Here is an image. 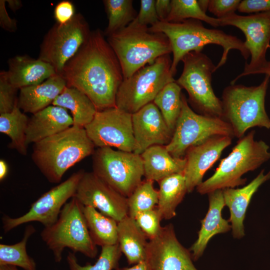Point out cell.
<instances>
[{
	"mask_svg": "<svg viewBox=\"0 0 270 270\" xmlns=\"http://www.w3.org/2000/svg\"><path fill=\"white\" fill-rule=\"evenodd\" d=\"M199 6H200L202 10L206 12V10H208V0H198Z\"/></svg>",
	"mask_w": 270,
	"mask_h": 270,
	"instance_id": "cell-49",
	"label": "cell"
},
{
	"mask_svg": "<svg viewBox=\"0 0 270 270\" xmlns=\"http://www.w3.org/2000/svg\"><path fill=\"white\" fill-rule=\"evenodd\" d=\"M90 33L80 13L64 24L56 22L44 36L38 58L50 64L56 74L61 75L65 64L88 40Z\"/></svg>",
	"mask_w": 270,
	"mask_h": 270,
	"instance_id": "cell-12",
	"label": "cell"
},
{
	"mask_svg": "<svg viewBox=\"0 0 270 270\" xmlns=\"http://www.w3.org/2000/svg\"><path fill=\"white\" fill-rule=\"evenodd\" d=\"M61 75L66 86L78 89L98 110L116 107L118 89L124 80L119 60L100 29L65 64Z\"/></svg>",
	"mask_w": 270,
	"mask_h": 270,
	"instance_id": "cell-1",
	"label": "cell"
},
{
	"mask_svg": "<svg viewBox=\"0 0 270 270\" xmlns=\"http://www.w3.org/2000/svg\"><path fill=\"white\" fill-rule=\"evenodd\" d=\"M188 19L204 21L214 27L220 26V20L208 16L198 0H172L170 14L164 22H179Z\"/></svg>",
	"mask_w": 270,
	"mask_h": 270,
	"instance_id": "cell-34",
	"label": "cell"
},
{
	"mask_svg": "<svg viewBox=\"0 0 270 270\" xmlns=\"http://www.w3.org/2000/svg\"><path fill=\"white\" fill-rule=\"evenodd\" d=\"M94 146L84 128L72 126L34 144L32 158L50 182L60 184L69 168L93 154Z\"/></svg>",
	"mask_w": 270,
	"mask_h": 270,
	"instance_id": "cell-3",
	"label": "cell"
},
{
	"mask_svg": "<svg viewBox=\"0 0 270 270\" xmlns=\"http://www.w3.org/2000/svg\"><path fill=\"white\" fill-rule=\"evenodd\" d=\"M93 172L123 196L128 198L144 176L140 154L98 148L92 154Z\"/></svg>",
	"mask_w": 270,
	"mask_h": 270,
	"instance_id": "cell-10",
	"label": "cell"
},
{
	"mask_svg": "<svg viewBox=\"0 0 270 270\" xmlns=\"http://www.w3.org/2000/svg\"><path fill=\"white\" fill-rule=\"evenodd\" d=\"M154 0H141L140 8L136 18L129 24L134 26L148 27L159 22Z\"/></svg>",
	"mask_w": 270,
	"mask_h": 270,
	"instance_id": "cell-39",
	"label": "cell"
},
{
	"mask_svg": "<svg viewBox=\"0 0 270 270\" xmlns=\"http://www.w3.org/2000/svg\"><path fill=\"white\" fill-rule=\"evenodd\" d=\"M6 3V0H0V26L5 30L14 32L17 29L16 21L9 16Z\"/></svg>",
	"mask_w": 270,
	"mask_h": 270,
	"instance_id": "cell-43",
	"label": "cell"
},
{
	"mask_svg": "<svg viewBox=\"0 0 270 270\" xmlns=\"http://www.w3.org/2000/svg\"><path fill=\"white\" fill-rule=\"evenodd\" d=\"M8 167L6 162L2 159L0 160V180L2 181L7 176Z\"/></svg>",
	"mask_w": 270,
	"mask_h": 270,
	"instance_id": "cell-46",
	"label": "cell"
},
{
	"mask_svg": "<svg viewBox=\"0 0 270 270\" xmlns=\"http://www.w3.org/2000/svg\"><path fill=\"white\" fill-rule=\"evenodd\" d=\"M145 179L159 182L176 174H184L186 158L173 156L165 146L154 145L146 148L141 154Z\"/></svg>",
	"mask_w": 270,
	"mask_h": 270,
	"instance_id": "cell-25",
	"label": "cell"
},
{
	"mask_svg": "<svg viewBox=\"0 0 270 270\" xmlns=\"http://www.w3.org/2000/svg\"><path fill=\"white\" fill-rule=\"evenodd\" d=\"M84 206L73 197L62 208L57 220L44 227L40 237L53 254L56 262H60L66 248L73 252H80L94 258L97 246L90 236L83 212Z\"/></svg>",
	"mask_w": 270,
	"mask_h": 270,
	"instance_id": "cell-6",
	"label": "cell"
},
{
	"mask_svg": "<svg viewBox=\"0 0 270 270\" xmlns=\"http://www.w3.org/2000/svg\"><path fill=\"white\" fill-rule=\"evenodd\" d=\"M269 179L270 172L264 174V170H262L252 182L242 188L222 190L225 206L230 210L228 220L234 238L239 239L244 236V222L251 199L259 187Z\"/></svg>",
	"mask_w": 270,
	"mask_h": 270,
	"instance_id": "cell-21",
	"label": "cell"
},
{
	"mask_svg": "<svg viewBox=\"0 0 270 270\" xmlns=\"http://www.w3.org/2000/svg\"><path fill=\"white\" fill-rule=\"evenodd\" d=\"M241 0H208V11L220 18L235 13Z\"/></svg>",
	"mask_w": 270,
	"mask_h": 270,
	"instance_id": "cell-40",
	"label": "cell"
},
{
	"mask_svg": "<svg viewBox=\"0 0 270 270\" xmlns=\"http://www.w3.org/2000/svg\"><path fill=\"white\" fill-rule=\"evenodd\" d=\"M182 110L170 143L165 146L174 157L182 158L190 147L216 136L234 137L230 124L224 120L194 112L182 94Z\"/></svg>",
	"mask_w": 270,
	"mask_h": 270,
	"instance_id": "cell-11",
	"label": "cell"
},
{
	"mask_svg": "<svg viewBox=\"0 0 270 270\" xmlns=\"http://www.w3.org/2000/svg\"><path fill=\"white\" fill-rule=\"evenodd\" d=\"M84 128L95 146L114 147L128 152L136 150L132 114L116 107L98 110Z\"/></svg>",
	"mask_w": 270,
	"mask_h": 270,
	"instance_id": "cell-14",
	"label": "cell"
},
{
	"mask_svg": "<svg viewBox=\"0 0 270 270\" xmlns=\"http://www.w3.org/2000/svg\"><path fill=\"white\" fill-rule=\"evenodd\" d=\"M28 120V116L18 106V102L12 112L0 114V132L10 140L8 148L22 156L28 154L26 132Z\"/></svg>",
	"mask_w": 270,
	"mask_h": 270,
	"instance_id": "cell-30",
	"label": "cell"
},
{
	"mask_svg": "<svg viewBox=\"0 0 270 270\" xmlns=\"http://www.w3.org/2000/svg\"><path fill=\"white\" fill-rule=\"evenodd\" d=\"M238 10L239 12L244 13L270 11V0H242Z\"/></svg>",
	"mask_w": 270,
	"mask_h": 270,
	"instance_id": "cell-42",
	"label": "cell"
},
{
	"mask_svg": "<svg viewBox=\"0 0 270 270\" xmlns=\"http://www.w3.org/2000/svg\"><path fill=\"white\" fill-rule=\"evenodd\" d=\"M52 105L69 110L73 126L84 128L94 119L98 110L92 101L78 89L66 86Z\"/></svg>",
	"mask_w": 270,
	"mask_h": 270,
	"instance_id": "cell-27",
	"label": "cell"
},
{
	"mask_svg": "<svg viewBox=\"0 0 270 270\" xmlns=\"http://www.w3.org/2000/svg\"><path fill=\"white\" fill-rule=\"evenodd\" d=\"M264 74L270 76V62L266 63L262 68L258 70L254 74Z\"/></svg>",
	"mask_w": 270,
	"mask_h": 270,
	"instance_id": "cell-48",
	"label": "cell"
},
{
	"mask_svg": "<svg viewBox=\"0 0 270 270\" xmlns=\"http://www.w3.org/2000/svg\"><path fill=\"white\" fill-rule=\"evenodd\" d=\"M73 126V120L67 110L50 106L32 114L26 132L28 145L35 144Z\"/></svg>",
	"mask_w": 270,
	"mask_h": 270,
	"instance_id": "cell-22",
	"label": "cell"
},
{
	"mask_svg": "<svg viewBox=\"0 0 270 270\" xmlns=\"http://www.w3.org/2000/svg\"><path fill=\"white\" fill-rule=\"evenodd\" d=\"M84 172L80 170L73 173L66 180L43 194L31 204L25 214L17 218L3 216L2 221L4 232L34 222L40 223L44 227L53 224L68 200L74 197Z\"/></svg>",
	"mask_w": 270,
	"mask_h": 270,
	"instance_id": "cell-13",
	"label": "cell"
},
{
	"mask_svg": "<svg viewBox=\"0 0 270 270\" xmlns=\"http://www.w3.org/2000/svg\"><path fill=\"white\" fill-rule=\"evenodd\" d=\"M270 76L266 75L258 86L231 84L222 92V119L231 126L234 136L240 138L248 129L270 128V119L264 106Z\"/></svg>",
	"mask_w": 270,
	"mask_h": 270,
	"instance_id": "cell-7",
	"label": "cell"
},
{
	"mask_svg": "<svg viewBox=\"0 0 270 270\" xmlns=\"http://www.w3.org/2000/svg\"><path fill=\"white\" fill-rule=\"evenodd\" d=\"M74 197L84 206L92 207L118 222L128 215L127 198L93 172H84Z\"/></svg>",
	"mask_w": 270,
	"mask_h": 270,
	"instance_id": "cell-16",
	"label": "cell"
},
{
	"mask_svg": "<svg viewBox=\"0 0 270 270\" xmlns=\"http://www.w3.org/2000/svg\"><path fill=\"white\" fill-rule=\"evenodd\" d=\"M18 88L10 82L6 71L0 72V114L8 113L14 109L18 98H16Z\"/></svg>",
	"mask_w": 270,
	"mask_h": 270,
	"instance_id": "cell-38",
	"label": "cell"
},
{
	"mask_svg": "<svg viewBox=\"0 0 270 270\" xmlns=\"http://www.w3.org/2000/svg\"><path fill=\"white\" fill-rule=\"evenodd\" d=\"M66 86L62 76L56 74L40 84L21 88L18 106L24 112L34 114L52 104Z\"/></svg>",
	"mask_w": 270,
	"mask_h": 270,
	"instance_id": "cell-24",
	"label": "cell"
},
{
	"mask_svg": "<svg viewBox=\"0 0 270 270\" xmlns=\"http://www.w3.org/2000/svg\"><path fill=\"white\" fill-rule=\"evenodd\" d=\"M181 90L182 88L176 80L170 82L162 88L153 100L172 133L182 110Z\"/></svg>",
	"mask_w": 270,
	"mask_h": 270,
	"instance_id": "cell-32",
	"label": "cell"
},
{
	"mask_svg": "<svg viewBox=\"0 0 270 270\" xmlns=\"http://www.w3.org/2000/svg\"><path fill=\"white\" fill-rule=\"evenodd\" d=\"M147 260L152 270H198L190 252L178 241L171 224L148 241Z\"/></svg>",
	"mask_w": 270,
	"mask_h": 270,
	"instance_id": "cell-17",
	"label": "cell"
},
{
	"mask_svg": "<svg viewBox=\"0 0 270 270\" xmlns=\"http://www.w3.org/2000/svg\"><path fill=\"white\" fill-rule=\"evenodd\" d=\"M134 218L149 240L161 233L162 227L160 221L162 219L156 208L138 213Z\"/></svg>",
	"mask_w": 270,
	"mask_h": 270,
	"instance_id": "cell-37",
	"label": "cell"
},
{
	"mask_svg": "<svg viewBox=\"0 0 270 270\" xmlns=\"http://www.w3.org/2000/svg\"><path fill=\"white\" fill-rule=\"evenodd\" d=\"M8 65V79L18 90L40 84L57 74L50 64L26 55L16 56L10 58Z\"/></svg>",
	"mask_w": 270,
	"mask_h": 270,
	"instance_id": "cell-23",
	"label": "cell"
},
{
	"mask_svg": "<svg viewBox=\"0 0 270 270\" xmlns=\"http://www.w3.org/2000/svg\"><path fill=\"white\" fill-rule=\"evenodd\" d=\"M147 238L134 218L127 215L118 222V244L129 264L147 260Z\"/></svg>",
	"mask_w": 270,
	"mask_h": 270,
	"instance_id": "cell-26",
	"label": "cell"
},
{
	"mask_svg": "<svg viewBox=\"0 0 270 270\" xmlns=\"http://www.w3.org/2000/svg\"><path fill=\"white\" fill-rule=\"evenodd\" d=\"M122 252L118 244L102 247L100 256L94 264L80 265L74 252H68L66 262L70 270H114L118 268Z\"/></svg>",
	"mask_w": 270,
	"mask_h": 270,
	"instance_id": "cell-36",
	"label": "cell"
},
{
	"mask_svg": "<svg viewBox=\"0 0 270 270\" xmlns=\"http://www.w3.org/2000/svg\"><path fill=\"white\" fill-rule=\"evenodd\" d=\"M83 212L90 236L97 246L118 244V222L91 206H84Z\"/></svg>",
	"mask_w": 270,
	"mask_h": 270,
	"instance_id": "cell-29",
	"label": "cell"
},
{
	"mask_svg": "<svg viewBox=\"0 0 270 270\" xmlns=\"http://www.w3.org/2000/svg\"><path fill=\"white\" fill-rule=\"evenodd\" d=\"M107 41L119 60L124 79L172 52L168 38L163 33L150 32L148 27L128 24L108 36Z\"/></svg>",
	"mask_w": 270,
	"mask_h": 270,
	"instance_id": "cell-4",
	"label": "cell"
},
{
	"mask_svg": "<svg viewBox=\"0 0 270 270\" xmlns=\"http://www.w3.org/2000/svg\"><path fill=\"white\" fill-rule=\"evenodd\" d=\"M132 0H104L108 22L104 34L108 36L125 28L138 14Z\"/></svg>",
	"mask_w": 270,
	"mask_h": 270,
	"instance_id": "cell-33",
	"label": "cell"
},
{
	"mask_svg": "<svg viewBox=\"0 0 270 270\" xmlns=\"http://www.w3.org/2000/svg\"><path fill=\"white\" fill-rule=\"evenodd\" d=\"M182 61L183 70L176 82L187 92L190 104L200 114L222 119V100L212 84L216 66L202 52H190Z\"/></svg>",
	"mask_w": 270,
	"mask_h": 270,
	"instance_id": "cell-9",
	"label": "cell"
},
{
	"mask_svg": "<svg viewBox=\"0 0 270 270\" xmlns=\"http://www.w3.org/2000/svg\"><path fill=\"white\" fill-rule=\"evenodd\" d=\"M232 138L228 136H216L188 148L184 156L186 165L184 172L188 193L203 182L206 172L232 144Z\"/></svg>",
	"mask_w": 270,
	"mask_h": 270,
	"instance_id": "cell-18",
	"label": "cell"
},
{
	"mask_svg": "<svg viewBox=\"0 0 270 270\" xmlns=\"http://www.w3.org/2000/svg\"><path fill=\"white\" fill-rule=\"evenodd\" d=\"M156 208L162 220H168L176 216V208L188 192L184 174L167 176L158 182Z\"/></svg>",
	"mask_w": 270,
	"mask_h": 270,
	"instance_id": "cell-28",
	"label": "cell"
},
{
	"mask_svg": "<svg viewBox=\"0 0 270 270\" xmlns=\"http://www.w3.org/2000/svg\"><path fill=\"white\" fill-rule=\"evenodd\" d=\"M155 6L159 21H165L170 11L171 0H156Z\"/></svg>",
	"mask_w": 270,
	"mask_h": 270,
	"instance_id": "cell-44",
	"label": "cell"
},
{
	"mask_svg": "<svg viewBox=\"0 0 270 270\" xmlns=\"http://www.w3.org/2000/svg\"><path fill=\"white\" fill-rule=\"evenodd\" d=\"M132 123L136 154H141L152 146H166L171 140L173 133L153 102L132 114Z\"/></svg>",
	"mask_w": 270,
	"mask_h": 270,
	"instance_id": "cell-19",
	"label": "cell"
},
{
	"mask_svg": "<svg viewBox=\"0 0 270 270\" xmlns=\"http://www.w3.org/2000/svg\"><path fill=\"white\" fill-rule=\"evenodd\" d=\"M208 194V212L200 220L201 227L198 238L189 249L194 261L198 260L202 256L210 240L214 236L227 232L232 229L229 220L224 219L222 216V210L226 206L222 190H216Z\"/></svg>",
	"mask_w": 270,
	"mask_h": 270,
	"instance_id": "cell-20",
	"label": "cell"
},
{
	"mask_svg": "<svg viewBox=\"0 0 270 270\" xmlns=\"http://www.w3.org/2000/svg\"><path fill=\"white\" fill-rule=\"evenodd\" d=\"M54 14L57 23L64 24L70 20L76 14L74 5L70 1L62 0L55 6Z\"/></svg>",
	"mask_w": 270,
	"mask_h": 270,
	"instance_id": "cell-41",
	"label": "cell"
},
{
	"mask_svg": "<svg viewBox=\"0 0 270 270\" xmlns=\"http://www.w3.org/2000/svg\"><path fill=\"white\" fill-rule=\"evenodd\" d=\"M36 232L32 224H28L20 242L12 244H0V266H12L24 270H36V262L26 250L28 240Z\"/></svg>",
	"mask_w": 270,
	"mask_h": 270,
	"instance_id": "cell-31",
	"label": "cell"
},
{
	"mask_svg": "<svg viewBox=\"0 0 270 270\" xmlns=\"http://www.w3.org/2000/svg\"><path fill=\"white\" fill-rule=\"evenodd\" d=\"M0 270H19L17 267L12 266H0Z\"/></svg>",
	"mask_w": 270,
	"mask_h": 270,
	"instance_id": "cell-50",
	"label": "cell"
},
{
	"mask_svg": "<svg viewBox=\"0 0 270 270\" xmlns=\"http://www.w3.org/2000/svg\"><path fill=\"white\" fill-rule=\"evenodd\" d=\"M219 19L220 26H234L244 32V43L251 55L250 61L246 64L243 72L231 82L230 84H234L240 78L254 74L268 62L266 54L270 48V11L248 16L234 13Z\"/></svg>",
	"mask_w": 270,
	"mask_h": 270,
	"instance_id": "cell-15",
	"label": "cell"
},
{
	"mask_svg": "<svg viewBox=\"0 0 270 270\" xmlns=\"http://www.w3.org/2000/svg\"><path fill=\"white\" fill-rule=\"evenodd\" d=\"M254 134L252 130L239 139L230 154L221 160L214 173L196 188L199 194L244 185L246 181L242 178L244 174L270 159L269 146L262 140H255Z\"/></svg>",
	"mask_w": 270,
	"mask_h": 270,
	"instance_id": "cell-5",
	"label": "cell"
},
{
	"mask_svg": "<svg viewBox=\"0 0 270 270\" xmlns=\"http://www.w3.org/2000/svg\"><path fill=\"white\" fill-rule=\"evenodd\" d=\"M158 196L154 181L142 180L127 198L128 215L134 218L138 213L154 208L158 204Z\"/></svg>",
	"mask_w": 270,
	"mask_h": 270,
	"instance_id": "cell-35",
	"label": "cell"
},
{
	"mask_svg": "<svg viewBox=\"0 0 270 270\" xmlns=\"http://www.w3.org/2000/svg\"><path fill=\"white\" fill-rule=\"evenodd\" d=\"M148 30L152 32L163 33L168 38L173 54L170 68L173 76L179 62L186 54L202 52L208 44L220 46L223 49L220 60L216 66V70L226 63L232 50H238L246 60L250 56L244 42L241 40L218 30L206 28L202 21L198 20L188 19L179 22L159 21L148 27Z\"/></svg>",
	"mask_w": 270,
	"mask_h": 270,
	"instance_id": "cell-2",
	"label": "cell"
},
{
	"mask_svg": "<svg viewBox=\"0 0 270 270\" xmlns=\"http://www.w3.org/2000/svg\"><path fill=\"white\" fill-rule=\"evenodd\" d=\"M170 54L162 56L124 79L116 96V107L132 114L154 98L168 83L175 81Z\"/></svg>",
	"mask_w": 270,
	"mask_h": 270,
	"instance_id": "cell-8",
	"label": "cell"
},
{
	"mask_svg": "<svg viewBox=\"0 0 270 270\" xmlns=\"http://www.w3.org/2000/svg\"><path fill=\"white\" fill-rule=\"evenodd\" d=\"M8 8L13 12H16L22 7V2L20 0H6Z\"/></svg>",
	"mask_w": 270,
	"mask_h": 270,
	"instance_id": "cell-47",
	"label": "cell"
},
{
	"mask_svg": "<svg viewBox=\"0 0 270 270\" xmlns=\"http://www.w3.org/2000/svg\"><path fill=\"white\" fill-rule=\"evenodd\" d=\"M115 270H152L148 261L144 260L128 268H118Z\"/></svg>",
	"mask_w": 270,
	"mask_h": 270,
	"instance_id": "cell-45",
	"label": "cell"
}]
</instances>
